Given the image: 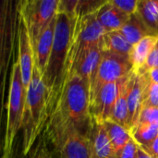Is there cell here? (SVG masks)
<instances>
[{
    "label": "cell",
    "instance_id": "obj_1",
    "mask_svg": "<svg viewBox=\"0 0 158 158\" xmlns=\"http://www.w3.org/2000/svg\"><path fill=\"white\" fill-rule=\"evenodd\" d=\"M19 1H0V147L3 148L13 65L18 56Z\"/></svg>",
    "mask_w": 158,
    "mask_h": 158
},
{
    "label": "cell",
    "instance_id": "obj_2",
    "mask_svg": "<svg viewBox=\"0 0 158 158\" xmlns=\"http://www.w3.org/2000/svg\"><path fill=\"white\" fill-rule=\"evenodd\" d=\"M75 17L57 11L53 46L44 72L42 75L46 89L49 117L58 100L66 76L67 59Z\"/></svg>",
    "mask_w": 158,
    "mask_h": 158
},
{
    "label": "cell",
    "instance_id": "obj_3",
    "mask_svg": "<svg viewBox=\"0 0 158 158\" xmlns=\"http://www.w3.org/2000/svg\"><path fill=\"white\" fill-rule=\"evenodd\" d=\"M51 118L71 124L81 131L88 133L92 124L90 83L75 73L69 76L64 81L49 118Z\"/></svg>",
    "mask_w": 158,
    "mask_h": 158
},
{
    "label": "cell",
    "instance_id": "obj_4",
    "mask_svg": "<svg viewBox=\"0 0 158 158\" xmlns=\"http://www.w3.org/2000/svg\"><path fill=\"white\" fill-rule=\"evenodd\" d=\"M49 118L46 99V89L42 76L34 67L32 78L29 85L23 110L22 150L27 156L37 139L45 129Z\"/></svg>",
    "mask_w": 158,
    "mask_h": 158
},
{
    "label": "cell",
    "instance_id": "obj_5",
    "mask_svg": "<svg viewBox=\"0 0 158 158\" xmlns=\"http://www.w3.org/2000/svg\"><path fill=\"white\" fill-rule=\"evenodd\" d=\"M44 130L56 158H92L88 133L52 118L47 120Z\"/></svg>",
    "mask_w": 158,
    "mask_h": 158
},
{
    "label": "cell",
    "instance_id": "obj_6",
    "mask_svg": "<svg viewBox=\"0 0 158 158\" xmlns=\"http://www.w3.org/2000/svg\"><path fill=\"white\" fill-rule=\"evenodd\" d=\"M26 94L20 78V71L18 60L16 59L10 79L8 94L6 122L4 135L1 158H13L14 144L19 131L22 128L23 110Z\"/></svg>",
    "mask_w": 158,
    "mask_h": 158
},
{
    "label": "cell",
    "instance_id": "obj_7",
    "mask_svg": "<svg viewBox=\"0 0 158 158\" xmlns=\"http://www.w3.org/2000/svg\"><path fill=\"white\" fill-rule=\"evenodd\" d=\"M58 4L59 0L19 1V18L28 32L32 49L42 32L56 17Z\"/></svg>",
    "mask_w": 158,
    "mask_h": 158
},
{
    "label": "cell",
    "instance_id": "obj_8",
    "mask_svg": "<svg viewBox=\"0 0 158 158\" xmlns=\"http://www.w3.org/2000/svg\"><path fill=\"white\" fill-rule=\"evenodd\" d=\"M132 70L133 67L129 56L102 51L100 64L90 81V104L104 85L128 76Z\"/></svg>",
    "mask_w": 158,
    "mask_h": 158
},
{
    "label": "cell",
    "instance_id": "obj_9",
    "mask_svg": "<svg viewBox=\"0 0 158 158\" xmlns=\"http://www.w3.org/2000/svg\"><path fill=\"white\" fill-rule=\"evenodd\" d=\"M122 79L104 85L94 100L90 104V116L95 123L104 124L106 121L110 120Z\"/></svg>",
    "mask_w": 158,
    "mask_h": 158
},
{
    "label": "cell",
    "instance_id": "obj_10",
    "mask_svg": "<svg viewBox=\"0 0 158 158\" xmlns=\"http://www.w3.org/2000/svg\"><path fill=\"white\" fill-rule=\"evenodd\" d=\"M17 60L19 66L20 78L23 85L25 94H27L29 85L31 83L33 69H34V60H33V51L31 48V41L28 35V32L19 19V34H18V56Z\"/></svg>",
    "mask_w": 158,
    "mask_h": 158
},
{
    "label": "cell",
    "instance_id": "obj_11",
    "mask_svg": "<svg viewBox=\"0 0 158 158\" xmlns=\"http://www.w3.org/2000/svg\"><path fill=\"white\" fill-rule=\"evenodd\" d=\"M142 94L143 80L141 75L132 70L128 80V124L129 131L131 132L137 126L139 117L142 111Z\"/></svg>",
    "mask_w": 158,
    "mask_h": 158
},
{
    "label": "cell",
    "instance_id": "obj_12",
    "mask_svg": "<svg viewBox=\"0 0 158 158\" xmlns=\"http://www.w3.org/2000/svg\"><path fill=\"white\" fill-rule=\"evenodd\" d=\"M88 136L92 158H117L104 124H98L92 120Z\"/></svg>",
    "mask_w": 158,
    "mask_h": 158
},
{
    "label": "cell",
    "instance_id": "obj_13",
    "mask_svg": "<svg viewBox=\"0 0 158 158\" xmlns=\"http://www.w3.org/2000/svg\"><path fill=\"white\" fill-rule=\"evenodd\" d=\"M56 15L49 23V25L44 29V31L40 35L36 42L32 51H33V60L34 67L38 69L41 76L44 74L45 67L48 62V58L53 46L55 27H56Z\"/></svg>",
    "mask_w": 158,
    "mask_h": 158
},
{
    "label": "cell",
    "instance_id": "obj_14",
    "mask_svg": "<svg viewBox=\"0 0 158 158\" xmlns=\"http://www.w3.org/2000/svg\"><path fill=\"white\" fill-rule=\"evenodd\" d=\"M101 58H102V49L100 44H98L88 50L82 56H81L78 59V61L75 63L69 76L75 73L90 83L91 79L94 75L100 64Z\"/></svg>",
    "mask_w": 158,
    "mask_h": 158
},
{
    "label": "cell",
    "instance_id": "obj_15",
    "mask_svg": "<svg viewBox=\"0 0 158 158\" xmlns=\"http://www.w3.org/2000/svg\"><path fill=\"white\" fill-rule=\"evenodd\" d=\"M96 18L103 26L106 32L119 31L126 23L130 16L121 12L111 1H106L96 12Z\"/></svg>",
    "mask_w": 158,
    "mask_h": 158
},
{
    "label": "cell",
    "instance_id": "obj_16",
    "mask_svg": "<svg viewBox=\"0 0 158 158\" xmlns=\"http://www.w3.org/2000/svg\"><path fill=\"white\" fill-rule=\"evenodd\" d=\"M100 46L102 51L129 56L133 48V45L127 41L119 31L106 32L103 35Z\"/></svg>",
    "mask_w": 158,
    "mask_h": 158
},
{
    "label": "cell",
    "instance_id": "obj_17",
    "mask_svg": "<svg viewBox=\"0 0 158 158\" xmlns=\"http://www.w3.org/2000/svg\"><path fill=\"white\" fill-rule=\"evenodd\" d=\"M130 74L122 79V81L119 86L118 94V97H117V100L114 105L111 117H110V120L127 129L128 131H129V124H128L129 111H128L127 94H128V80H129Z\"/></svg>",
    "mask_w": 158,
    "mask_h": 158
},
{
    "label": "cell",
    "instance_id": "obj_18",
    "mask_svg": "<svg viewBox=\"0 0 158 158\" xmlns=\"http://www.w3.org/2000/svg\"><path fill=\"white\" fill-rule=\"evenodd\" d=\"M119 31L124 35L127 41L132 45L139 43L144 37L153 35L148 31V29L141 19L137 12L130 16L126 23L120 28Z\"/></svg>",
    "mask_w": 158,
    "mask_h": 158
},
{
    "label": "cell",
    "instance_id": "obj_19",
    "mask_svg": "<svg viewBox=\"0 0 158 158\" xmlns=\"http://www.w3.org/2000/svg\"><path fill=\"white\" fill-rule=\"evenodd\" d=\"M137 14L155 36H158V0H138Z\"/></svg>",
    "mask_w": 158,
    "mask_h": 158
},
{
    "label": "cell",
    "instance_id": "obj_20",
    "mask_svg": "<svg viewBox=\"0 0 158 158\" xmlns=\"http://www.w3.org/2000/svg\"><path fill=\"white\" fill-rule=\"evenodd\" d=\"M158 41V36L150 35L142 39L139 43L133 45L130 55V59L134 71H138L146 63L149 55Z\"/></svg>",
    "mask_w": 158,
    "mask_h": 158
},
{
    "label": "cell",
    "instance_id": "obj_21",
    "mask_svg": "<svg viewBox=\"0 0 158 158\" xmlns=\"http://www.w3.org/2000/svg\"><path fill=\"white\" fill-rule=\"evenodd\" d=\"M104 126L107 131L111 144L117 155L132 138L131 134L127 129L121 127L112 120L106 121L104 123Z\"/></svg>",
    "mask_w": 158,
    "mask_h": 158
},
{
    "label": "cell",
    "instance_id": "obj_22",
    "mask_svg": "<svg viewBox=\"0 0 158 158\" xmlns=\"http://www.w3.org/2000/svg\"><path fill=\"white\" fill-rule=\"evenodd\" d=\"M131 134L139 146H146L158 137V125L151 123L138 124Z\"/></svg>",
    "mask_w": 158,
    "mask_h": 158
},
{
    "label": "cell",
    "instance_id": "obj_23",
    "mask_svg": "<svg viewBox=\"0 0 158 158\" xmlns=\"http://www.w3.org/2000/svg\"><path fill=\"white\" fill-rule=\"evenodd\" d=\"M141 77L143 80L142 109L144 107L158 108V84L150 81L145 74L141 75Z\"/></svg>",
    "mask_w": 158,
    "mask_h": 158
},
{
    "label": "cell",
    "instance_id": "obj_24",
    "mask_svg": "<svg viewBox=\"0 0 158 158\" xmlns=\"http://www.w3.org/2000/svg\"><path fill=\"white\" fill-rule=\"evenodd\" d=\"M30 158H56L54 152L49 149L47 143H46V138L43 137L40 139L36 148L32 151L31 156Z\"/></svg>",
    "mask_w": 158,
    "mask_h": 158
},
{
    "label": "cell",
    "instance_id": "obj_25",
    "mask_svg": "<svg viewBox=\"0 0 158 158\" xmlns=\"http://www.w3.org/2000/svg\"><path fill=\"white\" fill-rule=\"evenodd\" d=\"M157 124L158 125V108L156 107H144L142 109L138 124ZM137 124V125H138Z\"/></svg>",
    "mask_w": 158,
    "mask_h": 158
},
{
    "label": "cell",
    "instance_id": "obj_26",
    "mask_svg": "<svg viewBox=\"0 0 158 158\" xmlns=\"http://www.w3.org/2000/svg\"><path fill=\"white\" fill-rule=\"evenodd\" d=\"M111 3L124 14L131 16L137 11L138 0H110Z\"/></svg>",
    "mask_w": 158,
    "mask_h": 158
},
{
    "label": "cell",
    "instance_id": "obj_27",
    "mask_svg": "<svg viewBox=\"0 0 158 158\" xmlns=\"http://www.w3.org/2000/svg\"><path fill=\"white\" fill-rule=\"evenodd\" d=\"M152 69H158V41L156 42L155 47L153 48L151 54L149 55L146 63L143 66L142 69L135 72L138 73L139 75H143Z\"/></svg>",
    "mask_w": 158,
    "mask_h": 158
},
{
    "label": "cell",
    "instance_id": "obj_28",
    "mask_svg": "<svg viewBox=\"0 0 158 158\" xmlns=\"http://www.w3.org/2000/svg\"><path fill=\"white\" fill-rule=\"evenodd\" d=\"M139 145L131 138L128 143L116 155L117 158H137L138 157Z\"/></svg>",
    "mask_w": 158,
    "mask_h": 158
},
{
    "label": "cell",
    "instance_id": "obj_29",
    "mask_svg": "<svg viewBox=\"0 0 158 158\" xmlns=\"http://www.w3.org/2000/svg\"><path fill=\"white\" fill-rule=\"evenodd\" d=\"M140 148L152 157L158 158V137L150 144L146 146H140Z\"/></svg>",
    "mask_w": 158,
    "mask_h": 158
},
{
    "label": "cell",
    "instance_id": "obj_30",
    "mask_svg": "<svg viewBox=\"0 0 158 158\" xmlns=\"http://www.w3.org/2000/svg\"><path fill=\"white\" fill-rule=\"evenodd\" d=\"M144 74L150 81L158 84V69H152Z\"/></svg>",
    "mask_w": 158,
    "mask_h": 158
},
{
    "label": "cell",
    "instance_id": "obj_31",
    "mask_svg": "<svg viewBox=\"0 0 158 158\" xmlns=\"http://www.w3.org/2000/svg\"><path fill=\"white\" fill-rule=\"evenodd\" d=\"M137 158H154L152 157L151 156H149V155H147L145 152H143L141 148H140V146H139V151H138V157Z\"/></svg>",
    "mask_w": 158,
    "mask_h": 158
},
{
    "label": "cell",
    "instance_id": "obj_32",
    "mask_svg": "<svg viewBox=\"0 0 158 158\" xmlns=\"http://www.w3.org/2000/svg\"><path fill=\"white\" fill-rule=\"evenodd\" d=\"M1 156H2V148L0 147V158H1Z\"/></svg>",
    "mask_w": 158,
    "mask_h": 158
}]
</instances>
